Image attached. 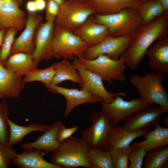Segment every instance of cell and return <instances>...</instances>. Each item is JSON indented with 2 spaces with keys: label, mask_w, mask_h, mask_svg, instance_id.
Returning <instances> with one entry per match:
<instances>
[{
  "label": "cell",
  "mask_w": 168,
  "mask_h": 168,
  "mask_svg": "<svg viewBox=\"0 0 168 168\" xmlns=\"http://www.w3.org/2000/svg\"><path fill=\"white\" fill-rule=\"evenodd\" d=\"M134 147L131 143L127 147L108 151L111 156L114 168H129V158Z\"/></svg>",
  "instance_id": "1f68e13d"
},
{
  "label": "cell",
  "mask_w": 168,
  "mask_h": 168,
  "mask_svg": "<svg viewBox=\"0 0 168 168\" xmlns=\"http://www.w3.org/2000/svg\"><path fill=\"white\" fill-rule=\"evenodd\" d=\"M83 67L98 75L103 81L112 84L113 81H125L124 74L126 66L124 59L122 55L117 60L111 59L105 54H101L92 60L77 57Z\"/></svg>",
  "instance_id": "5b68a950"
},
{
  "label": "cell",
  "mask_w": 168,
  "mask_h": 168,
  "mask_svg": "<svg viewBox=\"0 0 168 168\" xmlns=\"http://www.w3.org/2000/svg\"><path fill=\"white\" fill-rule=\"evenodd\" d=\"M89 149L82 138L72 136L51 153L49 162L60 168H91L88 158Z\"/></svg>",
  "instance_id": "7a4b0ae2"
},
{
  "label": "cell",
  "mask_w": 168,
  "mask_h": 168,
  "mask_svg": "<svg viewBox=\"0 0 168 168\" xmlns=\"http://www.w3.org/2000/svg\"><path fill=\"white\" fill-rule=\"evenodd\" d=\"M142 165L143 168H168V145L147 152Z\"/></svg>",
  "instance_id": "83f0119b"
},
{
  "label": "cell",
  "mask_w": 168,
  "mask_h": 168,
  "mask_svg": "<svg viewBox=\"0 0 168 168\" xmlns=\"http://www.w3.org/2000/svg\"><path fill=\"white\" fill-rule=\"evenodd\" d=\"M72 63L75 66L82 79L83 84L81 86L86 87L93 94L99 97L102 101L110 103L117 95L125 96L123 92L114 93L109 92L105 88L103 81L97 75L85 68L78 58L75 57Z\"/></svg>",
  "instance_id": "7c38bea8"
},
{
  "label": "cell",
  "mask_w": 168,
  "mask_h": 168,
  "mask_svg": "<svg viewBox=\"0 0 168 168\" xmlns=\"http://www.w3.org/2000/svg\"><path fill=\"white\" fill-rule=\"evenodd\" d=\"M144 23L148 22L164 12L159 0H146L139 10Z\"/></svg>",
  "instance_id": "4dcf8cb0"
},
{
  "label": "cell",
  "mask_w": 168,
  "mask_h": 168,
  "mask_svg": "<svg viewBox=\"0 0 168 168\" xmlns=\"http://www.w3.org/2000/svg\"><path fill=\"white\" fill-rule=\"evenodd\" d=\"M7 121L10 128V136L7 146L12 147L21 142L28 134L34 132H43L48 129L51 126L39 123H32L26 126L18 125L8 117Z\"/></svg>",
  "instance_id": "4316f807"
},
{
  "label": "cell",
  "mask_w": 168,
  "mask_h": 168,
  "mask_svg": "<svg viewBox=\"0 0 168 168\" xmlns=\"http://www.w3.org/2000/svg\"><path fill=\"white\" fill-rule=\"evenodd\" d=\"M45 19L46 21H54L60 9V5L52 0H46Z\"/></svg>",
  "instance_id": "8d00e7d4"
},
{
  "label": "cell",
  "mask_w": 168,
  "mask_h": 168,
  "mask_svg": "<svg viewBox=\"0 0 168 168\" xmlns=\"http://www.w3.org/2000/svg\"><path fill=\"white\" fill-rule=\"evenodd\" d=\"M23 0H4L0 5V30L10 28L20 30L25 27L27 14L20 8Z\"/></svg>",
  "instance_id": "4fadbf2b"
},
{
  "label": "cell",
  "mask_w": 168,
  "mask_h": 168,
  "mask_svg": "<svg viewBox=\"0 0 168 168\" xmlns=\"http://www.w3.org/2000/svg\"><path fill=\"white\" fill-rule=\"evenodd\" d=\"M130 37V36L114 37L108 35L98 44L88 47L82 57L92 60L100 55L105 54L111 59H118L127 49Z\"/></svg>",
  "instance_id": "30bf717a"
},
{
  "label": "cell",
  "mask_w": 168,
  "mask_h": 168,
  "mask_svg": "<svg viewBox=\"0 0 168 168\" xmlns=\"http://www.w3.org/2000/svg\"><path fill=\"white\" fill-rule=\"evenodd\" d=\"M93 13V8L87 2L65 1L60 5L54 26L73 32Z\"/></svg>",
  "instance_id": "ba28073f"
},
{
  "label": "cell",
  "mask_w": 168,
  "mask_h": 168,
  "mask_svg": "<svg viewBox=\"0 0 168 168\" xmlns=\"http://www.w3.org/2000/svg\"><path fill=\"white\" fill-rule=\"evenodd\" d=\"M80 89H69L51 85L48 90L54 93H58L64 96L66 104L64 116L68 117L72 110L77 106L86 103L95 104L100 103L102 100L86 87L83 86Z\"/></svg>",
  "instance_id": "8fae6325"
},
{
  "label": "cell",
  "mask_w": 168,
  "mask_h": 168,
  "mask_svg": "<svg viewBox=\"0 0 168 168\" xmlns=\"http://www.w3.org/2000/svg\"><path fill=\"white\" fill-rule=\"evenodd\" d=\"M54 64L55 73L51 85H58L65 81L78 83L81 86L82 85L83 82L79 72L68 59L64 58L60 62Z\"/></svg>",
  "instance_id": "484cf974"
},
{
  "label": "cell",
  "mask_w": 168,
  "mask_h": 168,
  "mask_svg": "<svg viewBox=\"0 0 168 168\" xmlns=\"http://www.w3.org/2000/svg\"><path fill=\"white\" fill-rule=\"evenodd\" d=\"M58 3L60 5L62 4L65 1V0H52Z\"/></svg>",
  "instance_id": "ee69618b"
},
{
  "label": "cell",
  "mask_w": 168,
  "mask_h": 168,
  "mask_svg": "<svg viewBox=\"0 0 168 168\" xmlns=\"http://www.w3.org/2000/svg\"><path fill=\"white\" fill-rule=\"evenodd\" d=\"M26 7L28 12L34 13L37 11L34 1H28L26 4Z\"/></svg>",
  "instance_id": "f35d334b"
},
{
  "label": "cell",
  "mask_w": 168,
  "mask_h": 168,
  "mask_svg": "<svg viewBox=\"0 0 168 168\" xmlns=\"http://www.w3.org/2000/svg\"><path fill=\"white\" fill-rule=\"evenodd\" d=\"M25 85L22 77L8 71L0 62V98L19 97Z\"/></svg>",
  "instance_id": "44dd1931"
},
{
  "label": "cell",
  "mask_w": 168,
  "mask_h": 168,
  "mask_svg": "<svg viewBox=\"0 0 168 168\" xmlns=\"http://www.w3.org/2000/svg\"><path fill=\"white\" fill-rule=\"evenodd\" d=\"M153 130H148L142 137L143 141L132 142L134 147L144 148L147 152L157 148L168 145V127H163L160 122Z\"/></svg>",
  "instance_id": "d4e9b609"
},
{
  "label": "cell",
  "mask_w": 168,
  "mask_h": 168,
  "mask_svg": "<svg viewBox=\"0 0 168 168\" xmlns=\"http://www.w3.org/2000/svg\"><path fill=\"white\" fill-rule=\"evenodd\" d=\"M90 120L91 124L82 131V138L90 149L107 151L109 134L116 126L102 110L92 113Z\"/></svg>",
  "instance_id": "8992f818"
},
{
  "label": "cell",
  "mask_w": 168,
  "mask_h": 168,
  "mask_svg": "<svg viewBox=\"0 0 168 168\" xmlns=\"http://www.w3.org/2000/svg\"><path fill=\"white\" fill-rule=\"evenodd\" d=\"M9 113L8 102L5 99L0 101V142L6 146L10 136V128L7 120Z\"/></svg>",
  "instance_id": "d6a6232c"
},
{
  "label": "cell",
  "mask_w": 168,
  "mask_h": 168,
  "mask_svg": "<svg viewBox=\"0 0 168 168\" xmlns=\"http://www.w3.org/2000/svg\"><path fill=\"white\" fill-rule=\"evenodd\" d=\"M163 124L164 126H166V127H168V118H166L163 122Z\"/></svg>",
  "instance_id": "f6af8a7d"
},
{
  "label": "cell",
  "mask_w": 168,
  "mask_h": 168,
  "mask_svg": "<svg viewBox=\"0 0 168 168\" xmlns=\"http://www.w3.org/2000/svg\"><path fill=\"white\" fill-rule=\"evenodd\" d=\"M78 130V127L75 126L67 128L63 124L58 131L56 136L57 142L61 144L65 140L72 136V134Z\"/></svg>",
  "instance_id": "74e56055"
},
{
  "label": "cell",
  "mask_w": 168,
  "mask_h": 168,
  "mask_svg": "<svg viewBox=\"0 0 168 168\" xmlns=\"http://www.w3.org/2000/svg\"><path fill=\"white\" fill-rule=\"evenodd\" d=\"M146 153V150L144 148L134 147L129 158V168H141Z\"/></svg>",
  "instance_id": "d590c367"
},
{
  "label": "cell",
  "mask_w": 168,
  "mask_h": 168,
  "mask_svg": "<svg viewBox=\"0 0 168 168\" xmlns=\"http://www.w3.org/2000/svg\"><path fill=\"white\" fill-rule=\"evenodd\" d=\"M88 158L91 168H114L110 154L108 151L90 149Z\"/></svg>",
  "instance_id": "f546056e"
},
{
  "label": "cell",
  "mask_w": 168,
  "mask_h": 168,
  "mask_svg": "<svg viewBox=\"0 0 168 168\" xmlns=\"http://www.w3.org/2000/svg\"><path fill=\"white\" fill-rule=\"evenodd\" d=\"M55 73L54 63L44 69L36 68L29 72L23 78V82L26 83L39 81L44 83L48 89L49 88L51 82Z\"/></svg>",
  "instance_id": "f1b7e54d"
},
{
  "label": "cell",
  "mask_w": 168,
  "mask_h": 168,
  "mask_svg": "<svg viewBox=\"0 0 168 168\" xmlns=\"http://www.w3.org/2000/svg\"><path fill=\"white\" fill-rule=\"evenodd\" d=\"M146 0H87L95 13L107 15L115 13L129 8L138 10Z\"/></svg>",
  "instance_id": "ffe728a7"
},
{
  "label": "cell",
  "mask_w": 168,
  "mask_h": 168,
  "mask_svg": "<svg viewBox=\"0 0 168 168\" xmlns=\"http://www.w3.org/2000/svg\"><path fill=\"white\" fill-rule=\"evenodd\" d=\"M77 35L54 26L52 43L53 57L68 59L82 57L88 48Z\"/></svg>",
  "instance_id": "52a82bcc"
},
{
  "label": "cell",
  "mask_w": 168,
  "mask_h": 168,
  "mask_svg": "<svg viewBox=\"0 0 168 168\" xmlns=\"http://www.w3.org/2000/svg\"><path fill=\"white\" fill-rule=\"evenodd\" d=\"M165 12L168 11V0H159Z\"/></svg>",
  "instance_id": "b9f144b4"
},
{
  "label": "cell",
  "mask_w": 168,
  "mask_h": 168,
  "mask_svg": "<svg viewBox=\"0 0 168 168\" xmlns=\"http://www.w3.org/2000/svg\"><path fill=\"white\" fill-rule=\"evenodd\" d=\"M94 17L96 22L108 28V35L114 37L131 36L144 24L139 10L129 8L111 14H96Z\"/></svg>",
  "instance_id": "277c9868"
},
{
  "label": "cell",
  "mask_w": 168,
  "mask_h": 168,
  "mask_svg": "<svg viewBox=\"0 0 168 168\" xmlns=\"http://www.w3.org/2000/svg\"><path fill=\"white\" fill-rule=\"evenodd\" d=\"M4 0H0V5L2 4V3L3 1Z\"/></svg>",
  "instance_id": "bcb514c9"
},
{
  "label": "cell",
  "mask_w": 168,
  "mask_h": 168,
  "mask_svg": "<svg viewBox=\"0 0 168 168\" xmlns=\"http://www.w3.org/2000/svg\"><path fill=\"white\" fill-rule=\"evenodd\" d=\"M166 112L161 107H149L128 117L123 121L124 127L130 131L151 130L158 124L162 114Z\"/></svg>",
  "instance_id": "5bb4252c"
},
{
  "label": "cell",
  "mask_w": 168,
  "mask_h": 168,
  "mask_svg": "<svg viewBox=\"0 0 168 168\" xmlns=\"http://www.w3.org/2000/svg\"><path fill=\"white\" fill-rule=\"evenodd\" d=\"M145 55L148 58V65L152 70L168 73V37L157 40L146 51Z\"/></svg>",
  "instance_id": "ac0fdd59"
},
{
  "label": "cell",
  "mask_w": 168,
  "mask_h": 168,
  "mask_svg": "<svg viewBox=\"0 0 168 168\" xmlns=\"http://www.w3.org/2000/svg\"><path fill=\"white\" fill-rule=\"evenodd\" d=\"M73 33L90 47L101 42L108 35L109 31L106 26L96 22L91 15Z\"/></svg>",
  "instance_id": "e0dca14e"
},
{
  "label": "cell",
  "mask_w": 168,
  "mask_h": 168,
  "mask_svg": "<svg viewBox=\"0 0 168 168\" xmlns=\"http://www.w3.org/2000/svg\"><path fill=\"white\" fill-rule=\"evenodd\" d=\"M38 11H42L46 7V3L44 0H34Z\"/></svg>",
  "instance_id": "ab89813d"
},
{
  "label": "cell",
  "mask_w": 168,
  "mask_h": 168,
  "mask_svg": "<svg viewBox=\"0 0 168 168\" xmlns=\"http://www.w3.org/2000/svg\"><path fill=\"white\" fill-rule=\"evenodd\" d=\"M63 124V122L61 121L54 123L36 141L24 143L21 146V148L24 150L36 149L44 151L47 154L51 153L61 145L57 142L56 136Z\"/></svg>",
  "instance_id": "d6986e66"
},
{
  "label": "cell",
  "mask_w": 168,
  "mask_h": 168,
  "mask_svg": "<svg viewBox=\"0 0 168 168\" xmlns=\"http://www.w3.org/2000/svg\"><path fill=\"white\" fill-rule=\"evenodd\" d=\"M25 28L21 34L15 39L11 55L18 52L33 54L35 48V31L41 23L42 18L35 13L28 12Z\"/></svg>",
  "instance_id": "2e32d148"
},
{
  "label": "cell",
  "mask_w": 168,
  "mask_h": 168,
  "mask_svg": "<svg viewBox=\"0 0 168 168\" xmlns=\"http://www.w3.org/2000/svg\"><path fill=\"white\" fill-rule=\"evenodd\" d=\"M168 35V11L143 24L130 37L128 47L122 54L125 63L131 69H137L147 50L155 41Z\"/></svg>",
  "instance_id": "6da1fadb"
},
{
  "label": "cell",
  "mask_w": 168,
  "mask_h": 168,
  "mask_svg": "<svg viewBox=\"0 0 168 168\" xmlns=\"http://www.w3.org/2000/svg\"><path fill=\"white\" fill-rule=\"evenodd\" d=\"M44 152L36 149L25 150L17 154L12 162L19 168H60L58 166L46 161Z\"/></svg>",
  "instance_id": "7402d4cb"
},
{
  "label": "cell",
  "mask_w": 168,
  "mask_h": 168,
  "mask_svg": "<svg viewBox=\"0 0 168 168\" xmlns=\"http://www.w3.org/2000/svg\"><path fill=\"white\" fill-rule=\"evenodd\" d=\"M19 30L13 28L7 29L3 42L0 50V62L3 65L11 55L15 37Z\"/></svg>",
  "instance_id": "836d02e7"
},
{
  "label": "cell",
  "mask_w": 168,
  "mask_h": 168,
  "mask_svg": "<svg viewBox=\"0 0 168 168\" xmlns=\"http://www.w3.org/2000/svg\"><path fill=\"white\" fill-rule=\"evenodd\" d=\"M119 95L108 103L102 101L100 103L103 111L117 126L131 115L151 105L139 97L129 101L124 100Z\"/></svg>",
  "instance_id": "9c48e42d"
},
{
  "label": "cell",
  "mask_w": 168,
  "mask_h": 168,
  "mask_svg": "<svg viewBox=\"0 0 168 168\" xmlns=\"http://www.w3.org/2000/svg\"><path fill=\"white\" fill-rule=\"evenodd\" d=\"M142 129L130 131L124 126H117L110 132L107 144V151L127 147L136 138L142 136L148 131Z\"/></svg>",
  "instance_id": "cb8c5ba5"
},
{
  "label": "cell",
  "mask_w": 168,
  "mask_h": 168,
  "mask_svg": "<svg viewBox=\"0 0 168 168\" xmlns=\"http://www.w3.org/2000/svg\"><path fill=\"white\" fill-rule=\"evenodd\" d=\"M54 28V21H46L41 23L36 30L33 55L38 63L53 57L52 43Z\"/></svg>",
  "instance_id": "9a60e30c"
},
{
  "label": "cell",
  "mask_w": 168,
  "mask_h": 168,
  "mask_svg": "<svg viewBox=\"0 0 168 168\" xmlns=\"http://www.w3.org/2000/svg\"><path fill=\"white\" fill-rule=\"evenodd\" d=\"M67 1H73L77 2H87V0H65Z\"/></svg>",
  "instance_id": "7bdbcfd3"
},
{
  "label": "cell",
  "mask_w": 168,
  "mask_h": 168,
  "mask_svg": "<svg viewBox=\"0 0 168 168\" xmlns=\"http://www.w3.org/2000/svg\"><path fill=\"white\" fill-rule=\"evenodd\" d=\"M3 65L11 72L22 77L37 68L38 63L33 54L18 52L11 54Z\"/></svg>",
  "instance_id": "603a6c76"
},
{
  "label": "cell",
  "mask_w": 168,
  "mask_h": 168,
  "mask_svg": "<svg viewBox=\"0 0 168 168\" xmlns=\"http://www.w3.org/2000/svg\"><path fill=\"white\" fill-rule=\"evenodd\" d=\"M7 29L0 30V50L3 42Z\"/></svg>",
  "instance_id": "60d3db41"
},
{
  "label": "cell",
  "mask_w": 168,
  "mask_h": 168,
  "mask_svg": "<svg viewBox=\"0 0 168 168\" xmlns=\"http://www.w3.org/2000/svg\"><path fill=\"white\" fill-rule=\"evenodd\" d=\"M17 154L12 147H8L0 142V168H9Z\"/></svg>",
  "instance_id": "e575fe53"
},
{
  "label": "cell",
  "mask_w": 168,
  "mask_h": 168,
  "mask_svg": "<svg viewBox=\"0 0 168 168\" xmlns=\"http://www.w3.org/2000/svg\"><path fill=\"white\" fill-rule=\"evenodd\" d=\"M164 74L152 71L143 76L134 74L129 80L136 88L140 96L151 105L156 104L168 111V95L163 85Z\"/></svg>",
  "instance_id": "3957f363"
}]
</instances>
